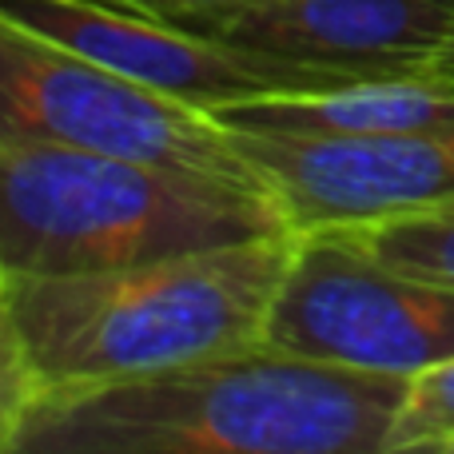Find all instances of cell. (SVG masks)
<instances>
[{
    "mask_svg": "<svg viewBox=\"0 0 454 454\" xmlns=\"http://www.w3.org/2000/svg\"><path fill=\"white\" fill-rule=\"evenodd\" d=\"M100 4L128 8V12H144V16H156V20L192 28V24H200V20H212V16L235 12V8L251 4V0H100Z\"/></svg>",
    "mask_w": 454,
    "mask_h": 454,
    "instance_id": "12",
    "label": "cell"
},
{
    "mask_svg": "<svg viewBox=\"0 0 454 454\" xmlns=\"http://www.w3.org/2000/svg\"><path fill=\"white\" fill-rule=\"evenodd\" d=\"M0 136L259 184L207 108L8 20H0Z\"/></svg>",
    "mask_w": 454,
    "mask_h": 454,
    "instance_id": "4",
    "label": "cell"
},
{
    "mask_svg": "<svg viewBox=\"0 0 454 454\" xmlns=\"http://www.w3.org/2000/svg\"><path fill=\"white\" fill-rule=\"evenodd\" d=\"M339 239L355 243L359 251L383 259L391 267H403L411 275L454 283V200L439 204L431 212L399 215V220L347 227V231H327Z\"/></svg>",
    "mask_w": 454,
    "mask_h": 454,
    "instance_id": "10",
    "label": "cell"
},
{
    "mask_svg": "<svg viewBox=\"0 0 454 454\" xmlns=\"http://www.w3.org/2000/svg\"><path fill=\"white\" fill-rule=\"evenodd\" d=\"M407 379L271 343L36 395L0 415L4 454H383Z\"/></svg>",
    "mask_w": 454,
    "mask_h": 454,
    "instance_id": "1",
    "label": "cell"
},
{
    "mask_svg": "<svg viewBox=\"0 0 454 454\" xmlns=\"http://www.w3.org/2000/svg\"><path fill=\"white\" fill-rule=\"evenodd\" d=\"M231 128L299 136H387L454 124V84L434 76H363L335 88L271 92L212 108Z\"/></svg>",
    "mask_w": 454,
    "mask_h": 454,
    "instance_id": "9",
    "label": "cell"
},
{
    "mask_svg": "<svg viewBox=\"0 0 454 454\" xmlns=\"http://www.w3.org/2000/svg\"><path fill=\"white\" fill-rule=\"evenodd\" d=\"M439 454H454V439H450V442H447V447H442Z\"/></svg>",
    "mask_w": 454,
    "mask_h": 454,
    "instance_id": "14",
    "label": "cell"
},
{
    "mask_svg": "<svg viewBox=\"0 0 454 454\" xmlns=\"http://www.w3.org/2000/svg\"><path fill=\"white\" fill-rule=\"evenodd\" d=\"M0 20L40 32L104 68L124 72L140 84L172 92L207 112L251 100V96L307 92V88L363 80L319 68V64L227 44V40L156 20V16L100 4V0H0Z\"/></svg>",
    "mask_w": 454,
    "mask_h": 454,
    "instance_id": "7",
    "label": "cell"
},
{
    "mask_svg": "<svg viewBox=\"0 0 454 454\" xmlns=\"http://www.w3.org/2000/svg\"><path fill=\"white\" fill-rule=\"evenodd\" d=\"M192 32L347 76H431L454 0H251Z\"/></svg>",
    "mask_w": 454,
    "mask_h": 454,
    "instance_id": "8",
    "label": "cell"
},
{
    "mask_svg": "<svg viewBox=\"0 0 454 454\" xmlns=\"http://www.w3.org/2000/svg\"><path fill=\"white\" fill-rule=\"evenodd\" d=\"M431 76L442 80V84H454V32H450V40H447V48H442V56H439Z\"/></svg>",
    "mask_w": 454,
    "mask_h": 454,
    "instance_id": "13",
    "label": "cell"
},
{
    "mask_svg": "<svg viewBox=\"0 0 454 454\" xmlns=\"http://www.w3.org/2000/svg\"><path fill=\"white\" fill-rule=\"evenodd\" d=\"M263 343L411 379L454 359V283L391 267L339 235H299Z\"/></svg>",
    "mask_w": 454,
    "mask_h": 454,
    "instance_id": "5",
    "label": "cell"
},
{
    "mask_svg": "<svg viewBox=\"0 0 454 454\" xmlns=\"http://www.w3.org/2000/svg\"><path fill=\"white\" fill-rule=\"evenodd\" d=\"M287 227L263 184L0 136V271H108Z\"/></svg>",
    "mask_w": 454,
    "mask_h": 454,
    "instance_id": "3",
    "label": "cell"
},
{
    "mask_svg": "<svg viewBox=\"0 0 454 454\" xmlns=\"http://www.w3.org/2000/svg\"><path fill=\"white\" fill-rule=\"evenodd\" d=\"M450 439H454V359H442L407 379V395L399 403V415H395L383 454H411V450L439 454Z\"/></svg>",
    "mask_w": 454,
    "mask_h": 454,
    "instance_id": "11",
    "label": "cell"
},
{
    "mask_svg": "<svg viewBox=\"0 0 454 454\" xmlns=\"http://www.w3.org/2000/svg\"><path fill=\"white\" fill-rule=\"evenodd\" d=\"M235 148L299 235L347 231L454 200V124L387 136L231 128Z\"/></svg>",
    "mask_w": 454,
    "mask_h": 454,
    "instance_id": "6",
    "label": "cell"
},
{
    "mask_svg": "<svg viewBox=\"0 0 454 454\" xmlns=\"http://www.w3.org/2000/svg\"><path fill=\"white\" fill-rule=\"evenodd\" d=\"M299 231L108 267L0 271V415L36 395L263 343Z\"/></svg>",
    "mask_w": 454,
    "mask_h": 454,
    "instance_id": "2",
    "label": "cell"
}]
</instances>
